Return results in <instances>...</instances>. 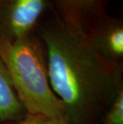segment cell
Wrapping results in <instances>:
<instances>
[{
  "label": "cell",
  "mask_w": 123,
  "mask_h": 124,
  "mask_svg": "<svg viewBox=\"0 0 123 124\" xmlns=\"http://www.w3.org/2000/svg\"><path fill=\"white\" fill-rule=\"evenodd\" d=\"M86 35L96 51L109 61L123 62V20L104 13Z\"/></svg>",
  "instance_id": "4"
},
{
  "label": "cell",
  "mask_w": 123,
  "mask_h": 124,
  "mask_svg": "<svg viewBox=\"0 0 123 124\" xmlns=\"http://www.w3.org/2000/svg\"><path fill=\"white\" fill-rule=\"evenodd\" d=\"M27 114L13 87L6 65L0 56V123L19 121Z\"/></svg>",
  "instance_id": "6"
},
{
  "label": "cell",
  "mask_w": 123,
  "mask_h": 124,
  "mask_svg": "<svg viewBox=\"0 0 123 124\" xmlns=\"http://www.w3.org/2000/svg\"><path fill=\"white\" fill-rule=\"evenodd\" d=\"M53 12L70 27L86 33L98 18L107 12L109 0H51Z\"/></svg>",
  "instance_id": "5"
},
{
  "label": "cell",
  "mask_w": 123,
  "mask_h": 124,
  "mask_svg": "<svg viewBox=\"0 0 123 124\" xmlns=\"http://www.w3.org/2000/svg\"><path fill=\"white\" fill-rule=\"evenodd\" d=\"M0 56L27 113L65 119L64 105L50 83L46 43L37 31L14 42L0 39Z\"/></svg>",
  "instance_id": "2"
},
{
  "label": "cell",
  "mask_w": 123,
  "mask_h": 124,
  "mask_svg": "<svg viewBox=\"0 0 123 124\" xmlns=\"http://www.w3.org/2000/svg\"><path fill=\"white\" fill-rule=\"evenodd\" d=\"M100 124H123V87L105 112Z\"/></svg>",
  "instance_id": "7"
},
{
  "label": "cell",
  "mask_w": 123,
  "mask_h": 124,
  "mask_svg": "<svg viewBox=\"0 0 123 124\" xmlns=\"http://www.w3.org/2000/svg\"><path fill=\"white\" fill-rule=\"evenodd\" d=\"M36 31L46 43L50 83L64 105L65 120L100 124L123 87V62L101 57L85 31L65 24L53 10Z\"/></svg>",
  "instance_id": "1"
},
{
  "label": "cell",
  "mask_w": 123,
  "mask_h": 124,
  "mask_svg": "<svg viewBox=\"0 0 123 124\" xmlns=\"http://www.w3.org/2000/svg\"><path fill=\"white\" fill-rule=\"evenodd\" d=\"M52 10L51 0H0V39L14 42L35 31Z\"/></svg>",
  "instance_id": "3"
},
{
  "label": "cell",
  "mask_w": 123,
  "mask_h": 124,
  "mask_svg": "<svg viewBox=\"0 0 123 124\" xmlns=\"http://www.w3.org/2000/svg\"><path fill=\"white\" fill-rule=\"evenodd\" d=\"M0 124H68L62 118L51 117L41 114H31L27 113L24 118L19 121L7 122Z\"/></svg>",
  "instance_id": "8"
}]
</instances>
